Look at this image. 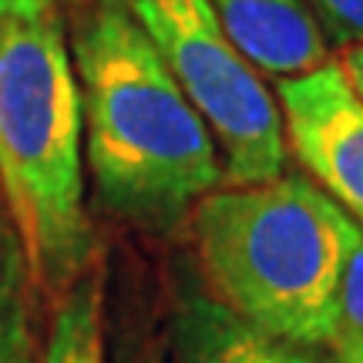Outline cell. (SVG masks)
Listing matches in <instances>:
<instances>
[{
  "label": "cell",
  "mask_w": 363,
  "mask_h": 363,
  "mask_svg": "<svg viewBox=\"0 0 363 363\" xmlns=\"http://www.w3.org/2000/svg\"><path fill=\"white\" fill-rule=\"evenodd\" d=\"M340 67H343L350 88L360 94V101H363V44H347L343 54H340Z\"/></svg>",
  "instance_id": "obj_13"
},
{
  "label": "cell",
  "mask_w": 363,
  "mask_h": 363,
  "mask_svg": "<svg viewBox=\"0 0 363 363\" xmlns=\"http://www.w3.org/2000/svg\"><path fill=\"white\" fill-rule=\"evenodd\" d=\"M165 363H337L326 347L272 337L206 286L175 283L165 316Z\"/></svg>",
  "instance_id": "obj_6"
},
{
  "label": "cell",
  "mask_w": 363,
  "mask_h": 363,
  "mask_svg": "<svg viewBox=\"0 0 363 363\" xmlns=\"http://www.w3.org/2000/svg\"><path fill=\"white\" fill-rule=\"evenodd\" d=\"M162 65L208 125L222 182L252 185L286 172V131L276 94L225 38L208 0H125Z\"/></svg>",
  "instance_id": "obj_4"
},
{
  "label": "cell",
  "mask_w": 363,
  "mask_h": 363,
  "mask_svg": "<svg viewBox=\"0 0 363 363\" xmlns=\"http://www.w3.org/2000/svg\"><path fill=\"white\" fill-rule=\"evenodd\" d=\"M74 11L67 44L94 202L131 229L172 235L222 185L219 145L125 0H81Z\"/></svg>",
  "instance_id": "obj_1"
},
{
  "label": "cell",
  "mask_w": 363,
  "mask_h": 363,
  "mask_svg": "<svg viewBox=\"0 0 363 363\" xmlns=\"http://www.w3.org/2000/svg\"><path fill=\"white\" fill-rule=\"evenodd\" d=\"M208 7L259 74L299 78L333 61L323 27L303 0H208Z\"/></svg>",
  "instance_id": "obj_7"
},
{
  "label": "cell",
  "mask_w": 363,
  "mask_h": 363,
  "mask_svg": "<svg viewBox=\"0 0 363 363\" xmlns=\"http://www.w3.org/2000/svg\"><path fill=\"white\" fill-rule=\"evenodd\" d=\"M286 148L363 229V101L340 61L276 81Z\"/></svg>",
  "instance_id": "obj_5"
},
{
  "label": "cell",
  "mask_w": 363,
  "mask_h": 363,
  "mask_svg": "<svg viewBox=\"0 0 363 363\" xmlns=\"http://www.w3.org/2000/svg\"><path fill=\"white\" fill-rule=\"evenodd\" d=\"M337 363H363V347H343V350H330Z\"/></svg>",
  "instance_id": "obj_15"
},
{
  "label": "cell",
  "mask_w": 363,
  "mask_h": 363,
  "mask_svg": "<svg viewBox=\"0 0 363 363\" xmlns=\"http://www.w3.org/2000/svg\"><path fill=\"white\" fill-rule=\"evenodd\" d=\"M40 303L44 299L34 286L21 235L0 199V363H40Z\"/></svg>",
  "instance_id": "obj_9"
},
{
  "label": "cell",
  "mask_w": 363,
  "mask_h": 363,
  "mask_svg": "<svg viewBox=\"0 0 363 363\" xmlns=\"http://www.w3.org/2000/svg\"><path fill=\"white\" fill-rule=\"evenodd\" d=\"M40 363H108L101 259L81 272L51 303V326Z\"/></svg>",
  "instance_id": "obj_8"
},
{
  "label": "cell",
  "mask_w": 363,
  "mask_h": 363,
  "mask_svg": "<svg viewBox=\"0 0 363 363\" xmlns=\"http://www.w3.org/2000/svg\"><path fill=\"white\" fill-rule=\"evenodd\" d=\"M108 363H165V357H162V350L158 347H152V343H142L138 337H131L128 333L118 340L115 347V357Z\"/></svg>",
  "instance_id": "obj_12"
},
{
  "label": "cell",
  "mask_w": 363,
  "mask_h": 363,
  "mask_svg": "<svg viewBox=\"0 0 363 363\" xmlns=\"http://www.w3.org/2000/svg\"><path fill=\"white\" fill-rule=\"evenodd\" d=\"M0 199L40 299L54 303L101 259L65 13L0 11Z\"/></svg>",
  "instance_id": "obj_2"
},
{
  "label": "cell",
  "mask_w": 363,
  "mask_h": 363,
  "mask_svg": "<svg viewBox=\"0 0 363 363\" xmlns=\"http://www.w3.org/2000/svg\"><path fill=\"white\" fill-rule=\"evenodd\" d=\"M189 229L212 296L272 337L330 343L357 222L316 182L283 172L219 185L195 202Z\"/></svg>",
  "instance_id": "obj_3"
},
{
  "label": "cell",
  "mask_w": 363,
  "mask_h": 363,
  "mask_svg": "<svg viewBox=\"0 0 363 363\" xmlns=\"http://www.w3.org/2000/svg\"><path fill=\"white\" fill-rule=\"evenodd\" d=\"M81 0H0V11H54L67 13L74 11Z\"/></svg>",
  "instance_id": "obj_14"
},
{
  "label": "cell",
  "mask_w": 363,
  "mask_h": 363,
  "mask_svg": "<svg viewBox=\"0 0 363 363\" xmlns=\"http://www.w3.org/2000/svg\"><path fill=\"white\" fill-rule=\"evenodd\" d=\"M363 347V229L357 225L353 246L343 259L337 286V310H333V333L326 350Z\"/></svg>",
  "instance_id": "obj_10"
},
{
  "label": "cell",
  "mask_w": 363,
  "mask_h": 363,
  "mask_svg": "<svg viewBox=\"0 0 363 363\" xmlns=\"http://www.w3.org/2000/svg\"><path fill=\"white\" fill-rule=\"evenodd\" d=\"M320 21L326 40L363 44V0H303Z\"/></svg>",
  "instance_id": "obj_11"
}]
</instances>
